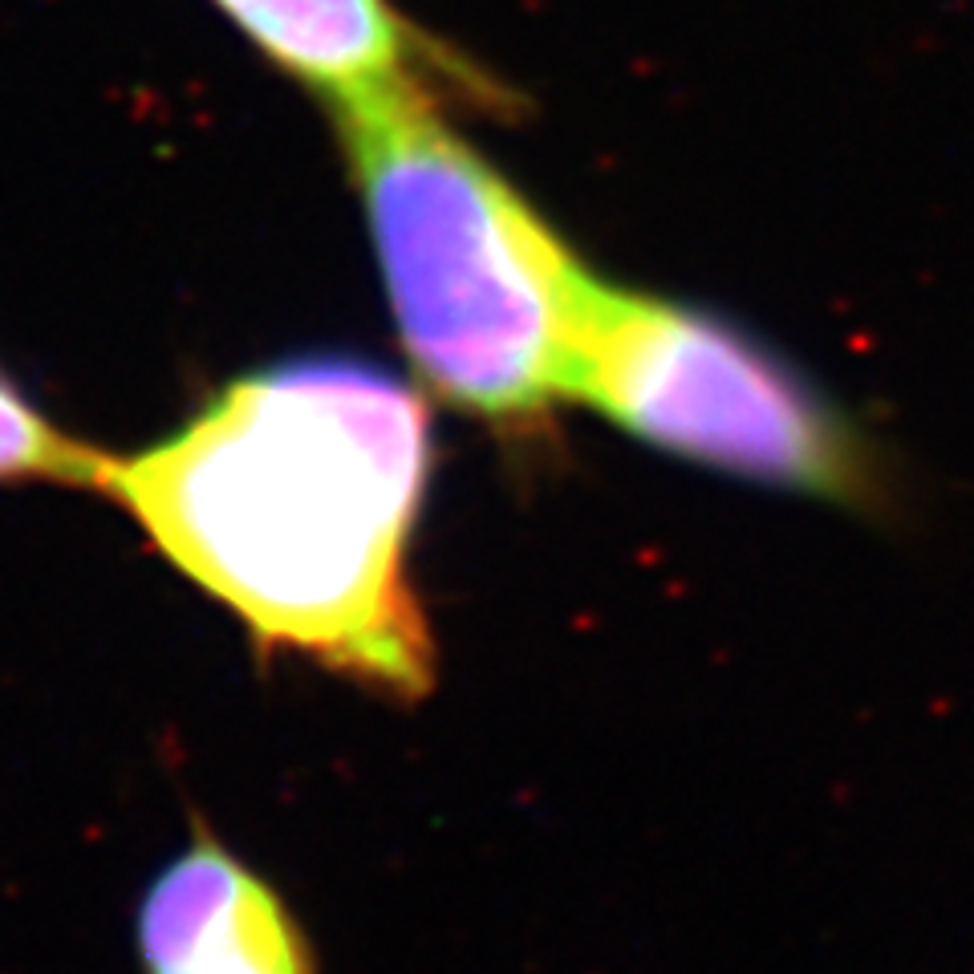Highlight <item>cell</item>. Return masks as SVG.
<instances>
[{
  "mask_svg": "<svg viewBox=\"0 0 974 974\" xmlns=\"http://www.w3.org/2000/svg\"><path fill=\"white\" fill-rule=\"evenodd\" d=\"M431 468L411 382L317 354L253 370L159 443L110 455L102 495L260 653L414 702L439 678L411 577Z\"/></svg>",
  "mask_w": 974,
  "mask_h": 974,
  "instance_id": "1",
  "label": "cell"
},
{
  "mask_svg": "<svg viewBox=\"0 0 974 974\" xmlns=\"http://www.w3.org/2000/svg\"><path fill=\"white\" fill-rule=\"evenodd\" d=\"M402 350L435 399L524 426L573 394L597 281L423 78L333 106Z\"/></svg>",
  "mask_w": 974,
  "mask_h": 974,
  "instance_id": "2",
  "label": "cell"
},
{
  "mask_svg": "<svg viewBox=\"0 0 974 974\" xmlns=\"http://www.w3.org/2000/svg\"><path fill=\"white\" fill-rule=\"evenodd\" d=\"M573 402L646 447L840 508L882 495L869 443L788 357L719 313L597 285Z\"/></svg>",
  "mask_w": 974,
  "mask_h": 974,
  "instance_id": "3",
  "label": "cell"
},
{
  "mask_svg": "<svg viewBox=\"0 0 974 974\" xmlns=\"http://www.w3.org/2000/svg\"><path fill=\"white\" fill-rule=\"evenodd\" d=\"M135 938L142 974H322L285 897L199 820L138 902Z\"/></svg>",
  "mask_w": 974,
  "mask_h": 974,
  "instance_id": "4",
  "label": "cell"
},
{
  "mask_svg": "<svg viewBox=\"0 0 974 974\" xmlns=\"http://www.w3.org/2000/svg\"><path fill=\"white\" fill-rule=\"evenodd\" d=\"M216 9L329 106L423 78V41L390 0H216Z\"/></svg>",
  "mask_w": 974,
  "mask_h": 974,
  "instance_id": "5",
  "label": "cell"
},
{
  "mask_svg": "<svg viewBox=\"0 0 974 974\" xmlns=\"http://www.w3.org/2000/svg\"><path fill=\"white\" fill-rule=\"evenodd\" d=\"M110 455L61 431L0 370V483H53L102 492Z\"/></svg>",
  "mask_w": 974,
  "mask_h": 974,
  "instance_id": "6",
  "label": "cell"
}]
</instances>
